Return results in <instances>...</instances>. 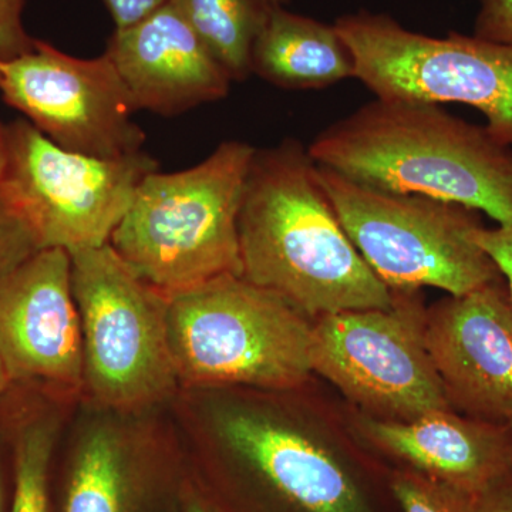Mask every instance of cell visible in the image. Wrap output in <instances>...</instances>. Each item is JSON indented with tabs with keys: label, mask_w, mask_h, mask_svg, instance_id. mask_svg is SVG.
Listing matches in <instances>:
<instances>
[{
	"label": "cell",
	"mask_w": 512,
	"mask_h": 512,
	"mask_svg": "<svg viewBox=\"0 0 512 512\" xmlns=\"http://www.w3.org/2000/svg\"><path fill=\"white\" fill-rule=\"evenodd\" d=\"M271 2L274 3V5L285 6L286 3H289V0H271Z\"/></svg>",
	"instance_id": "cell-31"
},
{
	"label": "cell",
	"mask_w": 512,
	"mask_h": 512,
	"mask_svg": "<svg viewBox=\"0 0 512 512\" xmlns=\"http://www.w3.org/2000/svg\"><path fill=\"white\" fill-rule=\"evenodd\" d=\"M137 110L174 116L224 99L231 77L173 2L127 29L106 49Z\"/></svg>",
	"instance_id": "cell-13"
},
{
	"label": "cell",
	"mask_w": 512,
	"mask_h": 512,
	"mask_svg": "<svg viewBox=\"0 0 512 512\" xmlns=\"http://www.w3.org/2000/svg\"><path fill=\"white\" fill-rule=\"evenodd\" d=\"M0 362L13 384L82 389V328L64 249H42L0 284Z\"/></svg>",
	"instance_id": "cell-11"
},
{
	"label": "cell",
	"mask_w": 512,
	"mask_h": 512,
	"mask_svg": "<svg viewBox=\"0 0 512 512\" xmlns=\"http://www.w3.org/2000/svg\"><path fill=\"white\" fill-rule=\"evenodd\" d=\"M474 239L490 255L512 299V225L510 227L478 228Z\"/></svg>",
	"instance_id": "cell-24"
},
{
	"label": "cell",
	"mask_w": 512,
	"mask_h": 512,
	"mask_svg": "<svg viewBox=\"0 0 512 512\" xmlns=\"http://www.w3.org/2000/svg\"><path fill=\"white\" fill-rule=\"evenodd\" d=\"M12 386V380H10L8 372H6L5 366H3V363L0 362V394L8 392V390Z\"/></svg>",
	"instance_id": "cell-28"
},
{
	"label": "cell",
	"mask_w": 512,
	"mask_h": 512,
	"mask_svg": "<svg viewBox=\"0 0 512 512\" xmlns=\"http://www.w3.org/2000/svg\"><path fill=\"white\" fill-rule=\"evenodd\" d=\"M335 26L355 56L356 79L376 97L466 104L512 147V46L456 32L427 36L367 10Z\"/></svg>",
	"instance_id": "cell-7"
},
{
	"label": "cell",
	"mask_w": 512,
	"mask_h": 512,
	"mask_svg": "<svg viewBox=\"0 0 512 512\" xmlns=\"http://www.w3.org/2000/svg\"><path fill=\"white\" fill-rule=\"evenodd\" d=\"M39 251L35 231L0 188V284Z\"/></svg>",
	"instance_id": "cell-21"
},
{
	"label": "cell",
	"mask_w": 512,
	"mask_h": 512,
	"mask_svg": "<svg viewBox=\"0 0 512 512\" xmlns=\"http://www.w3.org/2000/svg\"><path fill=\"white\" fill-rule=\"evenodd\" d=\"M252 73L288 90H313L356 79L352 50L335 23L274 6L252 50Z\"/></svg>",
	"instance_id": "cell-16"
},
{
	"label": "cell",
	"mask_w": 512,
	"mask_h": 512,
	"mask_svg": "<svg viewBox=\"0 0 512 512\" xmlns=\"http://www.w3.org/2000/svg\"><path fill=\"white\" fill-rule=\"evenodd\" d=\"M158 170L146 153L99 158L64 150L28 120L5 126L0 188L42 249L74 252L109 244L141 181Z\"/></svg>",
	"instance_id": "cell-8"
},
{
	"label": "cell",
	"mask_w": 512,
	"mask_h": 512,
	"mask_svg": "<svg viewBox=\"0 0 512 512\" xmlns=\"http://www.w3.org/2000/svg\"><path fill=\"white\" fill-rule=\"evenodd\" d=\"M473 35L512 46V0H481Z\"/></svg>",
	"instance_id": "cell-23"
},
{
	"label": "cell",
	"mask_w": 512,
	"mask_h": 512,
	"mask_svg": "<svg viewBox=\"0 0 512 512\" xmlns=\"http://www.w3.org/2000/svg\"><path fill=\"white\" fill-rule=\"evenodd\" d=\"M3 165H5V126L0 124V178L3 174Z\"/></svg>",
	"instance_id": "cell-29"
},
{
	"label": "cell",
	"mask_w": 512,
	"mask_h": 512,
	"mask_svg": "<svg viewBox=\"0 0 512 512\" xmlns=\"http://www.w3.org/2000/svg\"><path fill=\"white\" fill-rule=\"evenodd\" d=\"M222 440L276 494L301 512H367L365 498L339 458L319 441L279 421L228 412Z\"/></svg>",
	"instance_id": "cell-15"
},
{
	"label": "cell",
	"mask_w": 512,
	"mask_h": 512,
	"mask_svg": "<svg viewBox=\"0 0 512 512\" xmlns=\"http://www.w3.org/2000/svg\"><path fill=\"white\" fill-rule=\"evenodd\" d=\"M389 309L313 319L312 373L325 377L372 419L412 421L453 410L426 340L420 289H392Z\"/></svg>",
	"instance_id": "cell-9"
},
{
	"label": "cell",
	"mask_w": 512,
	"mask_h": 512,
	"mask_svg": "<svg viewBox=\"0 0 512 512\" xmlns=\"http://www.w3.org/2000/svg\"><path fill=\"white\" fill-rule=\"evenodd\" d=\"M0 441V512H9L13 493V444L3 450Z\"/></svg>",
	"instance_id": "cell-27"
},
{
	"label": "cell",
	"mask_w": 512,
	"mask_h": 512,
	"mask_svg": "<svg viewBox=\"0 0 512 512\" xmlns=\"http://www.w3.org/2000/svg\"><path fill=\"white\" fill-rule=\"evenodd\" d=\"M424 340L451 409L512 420V299L504 279L426 309Z\"/></svg>",
	"instance_id": "cell-12"
},
{
	"label": "cell",
	"mask_w": 512,
	"mask_h": 512,
	"mask_svg": "<svg viewBox=\"0 0 512 512\" xmlns=\"http://www.w3.org/2000/svg\"><path fill=\"white\" fill-rule=\"evenodd\" d=\"M25 0H0V59L29 52L35 43L23 26Z\"/></svg>",
	"instance_id": "cell-22"
},
{
	"label": "cell",
	"mask_w": 512,
	"mask_h": 512,
	"mask_svg": "<svg viewBox=\"0 0 512 512\" xmlns=\"http://www.w3.org/2000/svg\"><path fill=\"white\" fill-rule=\"evenodd\" d=\"M313 319L241 275L168 293L178 382L286 390L312 375Z\"/></svg>",
	"instance_id": "cell-4"
},
{
	"label": "cell",
	"mask_w": 512,
	"mask_h": 512,
	"mask_svg": "<svg viewBox=\"0 0 512 512\" xmlns=\"http://www.w3.org/2000/svg\"><path fill=\"white\" fill-rule=\"evenodd\" d=\"M390 484L403 512L471 511L473 495L424 476L412 468L396 471Z\"/></svg>",
	"instance_id": "cell-20"
},
{
	"label": "cell",
	"mask_w": 512,
	"mask_h": 512,
	"mask_svg": "<svg viewBox=\"0 0 512 512\" xmlns=\"http://www.w3.org/2000/svg\"><path fill=\"white\" fill-rule=\"evenodd\" d=\"M339 221L367 265L390 289L466 295L503 279L474 239L480 212L457 202L384 191L316 164Z\"/></svg>",
	"instance_id": "cell-5"
},
{
	"label": "cell",
	"mask_w": 512,
	"mask_h": 512,
	"mask_svg": "<svg viewBox=\"0 0 512 512\" xmlns=\"http://www.w3.org/2000/svg\"><path fill=\"white\" fill-rule=\"evenodd\" d=\"M470 512H512V473L473 495Z\"/></svg>",
	"instance_id": "cell-26"
},
{
	"label": "cell",
	"mask_w": 512,
	"mask_h": 512,
	"mask_svg": "<svg viewBox=\"0 0 512 512\" xmlns=\"http://www.w3.org/2000/svg\"><path fill=\"white\" fill-rule=\"evenodd\" d=\"M363 434L407 468L470 495L512 473V429L443 410L412 421L363 417Z\"/></svg>",
	"instance_id": "cell-14"
},
{
	"label": "cell",
	"mask_w": 512,
	"mask_h": 512,
	"mask_svg": "<svg viewBox=\"0 0 512 512\" xmlns=\"http://www.w3.org/2000/svg\"><path fill=\"white\" fill-rule=\"evenodd\" d=\"M308 153L356 183L457 202L512 225V147L440 104L376 97L320 131Z\"/></svg>",
	"instance_id": "cell-2"
},
{
	"label": "cell",
	"mask_w": 512,
	"mask_h": 512,
	"mask_svg": "<svg viewBox=\"0 0 512 512\" xmlns=\"http://www.w3.org/2000/svg\"><path fill=\"white\" fill-rule=\"evenodd\" d=\"M242 276L311 319L389 309L394 295L339 221L308 147L256 148L238 218Z\"/></svg>",
	"instance_id": "cell-1"
},
{
	"label": "cell",
	"mask_w": 512,
	"mask_h": 512,
	"mask_svg": "<svg viewBox=\"0 0 512 512\" xmlns=\"http://www.w3.org/2000/svg\"><path fill=\"white\" fill-rule=\"evenodd\" d=\"M255 151L244 141H225L195 167L148 174L109 244L165 293L242 276L238 218Z\"/></svg>",
	"instance_id": "cell-3"
},
{
	"label": "cell",
	"mask_w": 512,
	"mask_h": 512,
	"mask_svg": "<svg viewBox=\"0 0 512 512\" xmlns=\"http://www.w3.org/2000/svg\"><path fill=\"white\" fill-rule=\"evenodd\" d=\"M508 424H510V426H511V429H512V420H511V421H510V423H508Z\"/></svg>",
	"instance_id": "cell-32"
},
{
	"label": "cell",
	"mask_w": 512,
	"mask_h": 512,
	"mask_svg": "<svg viewBox=\"0 0 512 512\" xmlns=\"http://www.w3.org/2000/svg\"><path fill=\"white\" fill-rule=\"evenodd\" d=\"M0 93L64 150L99 158L140 153L146 133L110 57L77 59L36 40L23 55L0 59Z\"/></svg>",
	"instance_id": "cell-10"
},
{
	"label": "cell",
	"mask_w": 512,
	"mask_h": 512,
	"mask_svg": "<svg viewBox=\"0 0 512 512\" xmlns=\"http://www.w3.org/2000/svg\"><path fill=\"white\" fill-rule=\"evenodd\" d=\"M188 25L222 64L232 82L252 73V50L264 28L271 0H171Z\"/></svg>",
	"instance_id": "cell-18"
},
{
	"label": "cell",
	"mask_w": 512,
	"mask_h": 512,
	"mask_svg": "<svg viewBox=\"0 0 512 512\" xmlns=\"http://www.w3.org/2000/svg\"><path fill=\"white\" fill-rule=\"evenodd\" d=\"M56 421L25 412L13 421V493L9 512L50 510V467L56 443Z\"/></svg>",
	"instance_id": "cell-19"
},
{
	"label": "cell",
	"mask_w": 512,
	"mask_h": 512,
	"mask_svg": "<svg viewBox=\"0 0 512 512\" xmlns=\"http://www.w3.org/2000/svg\"><path fill=\"white\" fill-rule=\"evenodd\" d=\"M110 12L116 30L136 25L156 10L163 8L170 0H103Z\"/></svg>",
	"instance_id": "cell-25"
},
{
	"label": "cell",
	"mask_w": 512,
	"mask_h": 512,
	"mask_svg": "<svg viewBox=\"0 0 512 512\" xmlns=\"http://www.w3.org/2000/svg\"><path fill=\"white\" fill-rule=\"evenodd\" d=\"M131 467L120 436L107 427L93 430L70 467L62 512H133Z\"/></svg>",
	"instance_id": "cell-17"
},
{
	"label": "cell",
	"mask_w": 512,
	"mask_h": 512,
	"mask_svg": "<svg viewBox=\"0 0 512 512\" xmlns=\"http://www.w3.org/2000/svg\"><path fill=\"white\" fill-rule=\"evenodd\" d=\"M184 512H211L205 507L204 504L198 503V501H191L190 504L187 505Z\"/></svg>",
	"instance_id": "cell-30"
},
{
	"label": "cell",
	"mask_w": 512,
	"mask_h": 512,
	"mask_svg": "<svg viewBox=\"0 0 512 512\" xmlns=\"http://www.w3.org/2000/svg\"><path fill=\"white\" fill-rule=\"evenodd\" d=\"M83 340V387L101 406L134 410L178 383L168 293L147 284L110 244L70 252Z\"/></svg>",
	"instance_id": "cell-6"
}]
</instances>
